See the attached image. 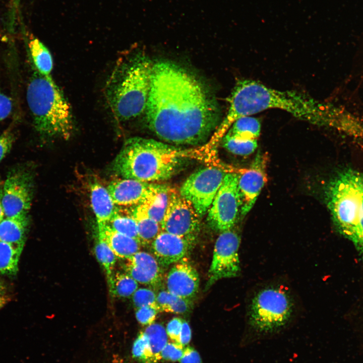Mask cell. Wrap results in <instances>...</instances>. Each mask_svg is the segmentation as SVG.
<instances>
[{"label": "cell", "instance_id": "obj_29", "mask_svg": "<svg viewBox=\"0 0 363 363\" xmlns=\"http://www.w3.org/2000/svg\"><path fill=\"white\" fill-rule=\"evenodd\" d=\"M258 140L239 139L225 134L221 140L223 148L229 152L240 156L252 154L258 147Z\"/></svg>", "mask_w": 363, "mask_h": 363}, {"label": "cell", "instance_id": "obj_19", "mask_svg": "<svg viewBox=\"0 0 363 363\" xmlns=\"http://www.w3.org/2000/svg\"><path fill=\"white\" fill-rule=\"evenodd\" d=\"M90 199L97 224L108 223L117 208L107 189L98 183L93 184L90 189Z\"/></svg>", "mask_w": 363, "mask_h": 363}, {"label": "cell", "instance_id": "obj_33", "mask_svg": "<svg viewBox=\"0 0 363 363\" xmlns=\"http://www.w3.org/2000/svg\"><path fill=\"white\" fill-rule=\"evenodd\" d=\"M159 312L157 305L144 306L137 309L136 317L141 324L148 326L153 323Z\"/></svg>", "mask_w": 363, "mask_h": 363}, {"label": "cell", "instance_id": "obj_39", "mask_svg": "<svg viewBox=\"0 0 363 363\" xmlns=\"http://www.w3.org/2000/svg\"><path fill=\"white\" fill-rule=\"evenodd\" d=\"M192 337V332L188 323L183 321V324L179 337V344L185 346L190 342Z\"/></svg>", "mask_w": 363, "mask_h": 363}, {"label": "cell", "instance_id": "obj_3", "mask_svg": "<svg viewBox=\"0 0 363 363\" xmlns=\"http://www.w3.org/2000/svg\"><path fill=\"white\" fill-rule=\"evenodd\" d=\"M181 148L152 139H127L113 162L114 173L125 178L147 183L167 180L187 157Z\"/></svg>", "mask_w": 363, "mask_h": 363}, {"label": "cell", "instance_id": "obj_34", "mask_svg": "<svg viewBox=\"0 0 363 363\" xmlns=\"http://www.w3.org/2000/svg\"><path fill=\"white\" fill-rule=\"evenodd\" d=\"M184 346L175 342H168L161 351V358L166 360L179 361L183 355Z\"/></svg>", "mask_w": 363, "mask_h": 363}, {"label": "cell", "instance_id": "obj_14", "mask_svg": "<svg viewBox=\"0 0 363 363\" xmlns=\"http://www.w3.org/2000/svg\"><path fill=\"white\" fill-rule=\"evenodd\" d=\"M164 185L123 178L112 180L107 189L115 205L133 207L143 203Z\"/></svg>", "mask_w": 363, "mask_h": 363}, {"label": "cell", "instance_id": "obj_9", "mask_svg": "<svg viewBox=\"0 0 363 363\" xmlns=\"http://www.w3.org/2000/svg\"><path fill=\"white\" fill-rule=\"evenodd\" d=\"M226 173L214 167L202 168L182 185L180 195L192 204L200 218L207 214Z\"/></svg>", "mask_w": 363, "mask_h": 363}, {"label": "cell", "instance_id": "obj_6", "mask_svg": "<svg viewBox=\"0 0 363 363\" xmlns=\"http://www.w3.org/2000/svg\"><path fill=\"white\" fill-rule=\"evenodd\" d=\"M26 98L39 134L64 139L71 136L74 124L71 106L51 76L35 71L27 86Z\"/></svg>", "mask_w": 363, "mask_h": 363}, {"label": "cell", "instance_id": "obj_10", "mask_svg": "<svg viewBox=\"0 0 363 363\" xmlns=\"http://www.w3.org/2000/svg\"><path fill=\"white\" fill-rule=\"evenodd\" d=\"M240 243L239 235L232 229L220 232L214 246L205 286L207 289L220 279L233 278L239 275Z\"/></svg>", "mask_w": 363, "mask_h": 363}, {"label": "cell", "instance_id": "obj_13", "mask_svg": "<svg viewBox=\"0 0 363 363\" xmlns=\"http://www.w3.org/2000/svg\"><path fill=\"white\" fill-rule=\"evenodd\" d=\"M267 158L265 154H258L249 168L236 172L238 174L241 216L246 215L251 210L267 182Z\"/></svg>", "mask_w": 363, "mask_h": 363}, {"label": "cell", "instance_id": "obj_8", "mask_svg": "<svg viewBox=\"0 0 363 363\" xmlns=\"http://www.w3.org/2000/svg\"><path fill=\"white\" fill-rule=\"evenodd\" d=\"M238 174L227 173L207 213V221L213 230L222 232L232 229L240 212Z\"/></svg>", "mask_w": 363, "mask_h": 363}, {"label": "cell", "instance_id": "obj_38", "mask_svg": "<svg viewBox=\"0 0 363 363\" xmlns=\"http://www.w3.org/2000/svg\"><path fill=\"white\" fill-rule=\"evenodd\" d=\"M178 361L179 363H202L199 353L189 346L184 348L183 355Z\"/></svg>", "mask_w": 363, "mask_h": 363}, {"label": "cell", "instance_id": "obj_4", "mask_svg": "<svg viewBox=\"0 0 363 363\" xmlns=\"http://www.w3.org/2000/svg\"><path fill=\"white\" fill-rule=\"evenodd\" d=\"M152 66L149 58L140 53L114 68L106 84L105 95L117 119L130 120L145 112Z\"/></svg>", "mask_w": 363, "mask_h": 363}, {"label": "cell", "instance_id": "obj_41", "mask_svg": "<svg viewBox=\"0 0 363 363\" xmlns=\"http://www.w3.org/2000/svg\"><path fill=\"white\" fill-rule=\"evenodd\" d=\"M3 194V185H0V221H2L5 218V212L2 202Z\"/></svg>", "mask_w": 363, "mask_h": 363}, {"label": "cell", "instance_id": "obj_15", "mask_svg": "<svg viewBox=\"0 0 363 363\" xmlns=\"http://www.w3.org/2000/svg\"><path fill=\"white\" fill-rule=\"evenodd\" d=\"M195 241L161 230L152 242L151 250L160 266L165 267L184 259Z\"/></svg>", "mask_w": 363, "mask_h": 363}, {"label": "cell", "instance_id": "obj_11", "mask_svg": "<svg viewBox=\"0 0 363 363\" xmlns=\"http://www.w3.org/2000/svg\"><path fill=\"white\" fill-rule=\"evenodd\" d=\"M32 174L21 168L13 169L3 185L2 202L5 217L27 215L33 198Z\"/></svg>", "mask_w": 363, "mask_h": 363}, {"label": "cell", "instance_id": "obj_5", "mask_svg": "<svg viewBox=\"0 0 363 363\" xmlns=\"http://www.w3.org/2000/svg\"><path fill=\"white\" fill-rule=\"evenodd\" d=\"M325 195L335 227L353 243L363 260V173L343 171L329 183Z\"/></svg>", "mask_w": 363, "mask_h": 363}, {"label": "cell", "instance_id": "obj_42", "mask_svg": "<svg viewBox=\"0 0 363 363\" xmlns=\"http://www.w3.org/2000/svg\"><path fill=\"white\" fill-rule=\"evenodd\" d=\"M8 291V285L2 279H0V295L7 294Z\"/></svg>", "mask_w": 363, "mask_h": 363}, {"label": "cell", "instance_id": "obj_30", "mask_svg": "<svg viewBox=\"0 0 363 363\" xmlns=\"http://www.w3.org/2000/svg\"><path fill=\"white\" fill-rule=\"evenodd\" d=\"M138 288V283L127 273H114L112 287L109 290L113 296L127 297L132 295Z\"/></svg>", "mask_w": 363, "mask_h": 363}, {"label": "cell", "instance_id": "obj_22", "mask_svg": "<svg viewBox=\"0 0 363 363\" xmlns=\"http://www.w3.org/2000/svg\"><path fill=\"white\" fill-rule=\"evenodd\" d=\"M151 363H157L161 358V353L168 342L166 329L161 324L153 323L144 331Z\"/></svg>", "mask_w": 363, "mask_h": 363}, {"label": "cell", "instance_id": "obj_20", "mask_svg": "<svg viewBox=\"0 0 363 363\" xmlns=\"http://www.w3.org/2000/svg\"><path fill=\"white\" fill-rule=\"evenodd\" d=\"M29 223L27 215L5 217L0 221V241L24 248Z\"/></svg>", "mask_w": 363, "mask_h": 363}, {"label": "cell", "instance_id": "obj_28", "mask_svg": "<svg viewBox=\"0 0 363 363\" xmlns=\"http://www.w3.org/2000/svg\"><path fill=\"white\" fill-rule=\"evenodd\" d=\"M95 253L98 262L105 270L110 290L113 281L116 256L108 245L98 235L95 245Z\"/></svg>", "mask_w": 363, "mask_h": 363}, {"label": "cell", "instance_id": "obj_21", "mask_svg": "<svg viewBox=\"0 0 363 363\" xmlns=\"http://www.w3.org/2000/svg\"><path fill=\"white\" fill-rule=\"evenodd\" d=\"M130 213L136 222L141 245L151 244L161 231L160 225L148 216L142 204L132 207Z\"/></svg>", "mask_w": 363, "mask_h": 363}, {"label": "cell", "instance_id": "obj_40", "mask_svg": "<svg viewBox=\"0 0 363 363\" xmlns=\"http://www.w3.org/2000/svg\"><path fill=\"white\" fill-rule=\"evenodd\" d=\"M12 300V295L8 294L0 295V309L5 306Z\"/></svg>", "mask_w": 363, "mask_h": 363}, {"label": "cell", "instance_id": "obj_18", "mask_svg": "<svg viewBox=\"0 0 363 363\" xmlns=\"http://www.w3.org/2000/svg\"><path fill=\"white\" fill-rule=\"evenodd\" d=\"M97 224L98 236L108 245L116 257L127 259L139 251L141 244L139 240L114 231L107 223Z\"/></svg>", "mask_w": 363, "mask_h": 363}, {"label": "cell", "instance_id": "obj_37", "mask_svg": "<svg viewBox=\"0 0 363 363\" xmlns=\"http://www.w3.org/2000/svg\"><path fill=\"white\" fill-rule=\"evenodd\" d=\"M12 107L11 99L0 89V123L10 115Z\"/></svg>", "mask_w": 363, "mask_h": 363}, {"label": "cell", "instance_id": "obj_2", "mask_svg": "<svg viewBox=\"0 0 363 363\" xmlns=\"http://www.w3.org/2000/svg\"><path fill=\"white\" fill-rule=\"evenodd\" d=\"M227 113L215 132L222 139L238 118L268 109H280L294 117L318 125H328L331 107L296 91H280L255 81L244 80L235 86L229 100Z\"/></svg>", "mask_w": 363, "mask_h": 363}, {"label": "cell", "instance_id": "obj_36", "mask_svg": "<svg viewBox=\"0 0 363 363\" xmlns=\"http://www.w3.org/2000/svg\"><path fill=\"white\" fill-rule=\"evenodd\" d=\"M183 321L179 318H174L169 321L166 328L167 336L172 341L178 343H179V337Z\"/></svg>", "mask_w": 363, "mask_h": 363}, {"label": "cell", "instance_id": "obj_27", "mask_svg": "<svg viewBox=\"0 0 363 363\" xmlns=\"http://www.w3.org/2000/svg\"><path fill=\"white\" fill-rule=\"evenodd\" d=\"M192 301L162 290L156 294V304L160 312L185 314L189 312Z\"/></svg>", "mask_w": 363, "mask_h": 363}, {"label": "cell", "instance_id": "obj_35", "mask_svg": "<svg viewBox=\"0 0 363 363\" xmlns=\"http://www.w3.org/2000/svg\"><path fill=\"white\" fill-rule=\"evenodd\" d=\"M15 140L14 134L9 130L0 135V162L10 152Z\"/></svg>", "mask_w": 363, "mask_h": 363}, {"label": "cell", "instance_id": "obj_32", "mask_svg": "<svg viewBox=\"0 0 363 363\" xmlns=\"http://www.w3.org/2000/svg\"><path fill=\"white\" fill-rule=\"evenodd\" d=\"M132 298L133 304L137 309L144 306L156 305V294L149 288L137 289L132 295Z\"/></svg>", "mask_w": 363, "mask_h": 363}, {"label": "cell", "instance_id": "obj_16", "mask_svg": "<svg viewBox=\"0 0 363 363\" xmlns=\"http://www.w3.org/2000/svg\"><path fill=\"white\" fill-rule=\"evenodd\" d=\"M199 274L193 266L186 261L176 263L166 278V290L180 297L192 301L199 290Z\"/></svg>", "mask_w": 363, "mask_h": 363}, {"label": "cell", "instance_id": "obj_12", "mask_svg": "<svg viewBox=\"0 0 363 363\" xmlns=\"http://www.w3.org/2000/svg\"><path fill=\"white\" fill-rule=\"evenodd\" d=\"M200 219L191 202L171 189L167 207L160 224L162 230L195 239Z\"/></svg>", "mask_w": 363, "mask_h": 363}, {"label": "cell", "instance_id": "obj_25", "mask_svg": "<svg viewBox=\"0 0 363 363\" xmlns=\"http://www.w3.org/2000/svg\"><path fill=\"white\" fill-rule=\"evenodd\" d=\"M171 189L166 186L150 196L142 203L148 216L160 225L165 215L170 196Z\"/></svg>", "mask_w": 363, "mask_h": 363}, {"label": "cell", "instance_id": "obj_17", "mask_svg": "<svg viewBox=\"0 0 363 363\" xmlns=\"http://www.w3.org/2000/svg\"><path fill=\"white\" fill-rule=\"evenodd\" d=\"M127 260L128 262L125 266L126 273L138 283L155 285L160 282L162 271L154 256L139 251Z\"/></svg>", "mask_w": 363, "mask_h": 363}, {"label": "cell", "instance_id": "obj_1", "mask_svg": "<svg viewBox=\"0 0 363 363\" xmlns=\"http://www.w3.org/2000/svg\"><path fill=\"white\" fill-rule=\"evenodd\" d=\"M148 128L176 145H200L217 129L218 103L194 74L172 62L153 64L146 109Z\"/></svg>", "mask_w": 363, "mask_h": 363}, {"label": "cell", "instance_id": "obj_23", "mask_svg": "<svg viewBox=\"0 0 363 363\" xmlns=\"http://www.w3.org/2000/svg\"><path fill=\"white\" fill-rule=\"evenodd\" d=\"M28 46L36 70L43 76H50L53 63L52 55L48 48L37 38H31Z\"/></svg>", "mask_w": 363, "mask_h": 363}, {"label": "cell", "instance_id": "obj_43", "mask_svg": "<svg viewBox=\"0 0 363 363\" xmlns=\"http://www.w3.org/2000/svg\"><path fill=\"white\" fill-rule=\"evenodd\" d=\"M2 185V181L1 180V179H0V185Z\"/></svg>", "mask_w": 363, "mask_h": 363}, {"label": "cell", "instance_id": "obj_24", "mask_svg": "<svg viewBox=\"0 0 363 363\" xmlns=\"http://www.w3.org/2000/svg\"><path fill=\"white\" fill-rule=\"evenodd\" d=\"M261 131V124L255 117L246 116L236 120L225 134L243 140H258Z\"/></svg>", "mask_w": 363, "mask_h": 363}, {"label": "cell", "instance_id": "obj_26", "mask_svg": "<svg viewBox=\"0 0 363 363\" xmlns=\"http://www.w3.org/2000/svg\"><path fill=\"white\" fill-rule=\"evenodd\" d=\"M23 247L0 241V273L15 275Z\"/></svg>", "mask_w": 363, "mask_h": 363}, {"label": "cell", "instance_id": "obj_31", "mask_svg": "<svg viewBox=\"0 0 363 363\" xmlns=\"http://www.w3.org/2000/svg\"><path fill=\"white\" fill-rule=\"evenodd\" d=\"M107 223L114 231L139 240L136 222L130 215H122L116 209Z\"/></svg>", "mask_w": 363, "mask_h": 363}, {"label": "cell", "instance_id": "obj_7", "mask_svg": "<svg viewBox=\"0 0 363 363\" xmlns=\"http://www.w3.org/2000/svg\"><path fill=\"white\" fill-rule=\"evenodd\" d=\"M294 310V300L286 287L267 285L256 291L251 300L249 323L258 332H273L289 322Z\"/></svg>", "mask_w": 363, "mask_h": 363}]
</instances>
